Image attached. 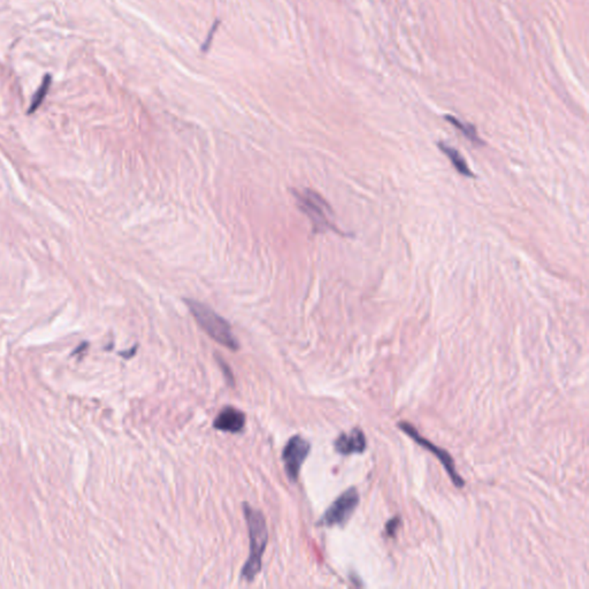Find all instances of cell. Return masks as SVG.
I'll use <instances>...</instances> for the list:
<instances>
[{"label": "cell", "mask_w": 589, "mask_h": 589, "mask_svg": "<svg viewBox=\"0 0 589 589\" xmlns=\"http://www.w3.org/2000/svg\"><path fill=\"white\" fill-rule=\"evenodd\" d=\"M445 120L450 122L451 125L456 127L458 130H461L464 134L465 137L470 139L473 144L484 145V141L479 139V136L477 134V129H475L474 125H470V123H464V122H461V120H458L457 118H454L452 116H445Z\"/></svg>", "instance_id": "cell-10"}, {"label": "cell", "mask_w": 589, "mask_h": 589, "mask_svg": "<svg viewBox=\"0 0 589 589\" xmlns=\"http://www.w3.org/2000/svg\"><path fill=\"white\" fill-rule=\"evenodd\" d=\"M438 148H440V150H441V151L443 152L447 157H448L451 164L454 165V167L456 168V171H457L459 174L464 175L466 178H472V176H473L471 169H470L468 164H466V160H465L464 157L461 155V152L456 150V148H452L450 145L445 144L443 141H440V143H438Z\"/></svg>", "instance_id": "cell-9"}, {"label": "cell", "mask_w": 589, "mask_h": 589, "mask_svg": "<svg viewBox=\"0 0 589 589\" xmlns=\"http://www.w3.org/2000/svg\"><path fill=\"white\" fill-rule=\"evenodd\" d=\"M245 415L243 412L233 408V406H224L217 418L214 419L213 426L219 431H229V433H240L243 431L245 426Z\"/></svg>", "instance_id": "cell-7"}, {"label": "cell", "mask_w": 589, "mask_h": 589, "mask_svg": "<svg viewBox=\"0 0 589 589\" xmlns=\"http://www.w3.org/2000/svg\"><path fill=\"white\" fill-rule=\"evenodd\" d=\"M336 451L339 454H362L366 449L365 435L359 428H353L350 433H343L336 438L334 443Z\"/></svg>", "instance_id": "cell-8"}, {"label": "cell", "mask_w": 589, "mask_h": 589, "mask_svg": "<svg viewBox=\"0 0 589 589\" xmlns=\"http://www.w3.org/2000/svg\"><path fill=\"white\" fill-rule=\"evenodd\" d=\"M399 427L401 431H404L405 434L408 435L410 438H413L419 445H422L424 448L431 451V454H434L438 457V461H441L442 465L445 466V471L449 474L451 480L454 482V486L457 488L464 487V480L463 477L457 473L456 468H454V459L450 454L443 449L438 448L436 445H433L431 442L427 441L426 438H422L419 435L418 431L415 429L413 426L408 424V422H399Z\"/></svg>", "instance_id": "cell-6"}, {"label": "cell", "mask_w": 589, "mask_h": 589, "mask_svg": "<svg viewBox=\"0 0 589 589\" xmlns=\"http://www.w3.org/2000/svg\"><path fill=\"white\" fill-rule=\"evenodd\" d=\"M399 518H392L389 520L388 523L385 525V532L388 534V537H394L396 533V530L399 528Z\"/></svg>", "instance_id": "cell-12"}, {"label": "cell", "mask_w": 589, "mask_h": 589, "mask_svg": "<svg viewBox=\"0 0 589 589\" xmlns=\"http://www.w3.org/2000/svg\"><path fill=\"white\" fill-rule=\"evenodd\" d=\"M185 303L187 304L189 311L194 316V320L201 326L211 339L221 346H226L231 351H236L240 348L238 341L233 334L231 323L222 316H219L213 309L201 303L198 300L185 298Z\"/></svg>", "instance_id": "cell-2"}, {"label": "cell", "mask_w": 589, "mask_h": 589, "mask_svg": "<svg viewBox=\"0 0 589 589\" xmlns=\"http://www.w3.org/2000/svg\"><path fill=\"white\" fill-rule=\"evenodd\" d=\"M217 362H219V365H220L221 369L224 371V376H226V378H228V381H229V383H231V385H234V380H233V374H231V369H229V367H228L227 364H226V362H224V360H222V358H221V357H219V355H217Z\"/></svg>", "instance_id": "cell-13"}, {"label": "cell", "mask_w": 589, "mask_h": 589, "mask_svg": "<svg viewBox=\"0 0 589 589\" xmlns=\"http://www.w3.org/2000/svg\"><path fill=\"white\" fill-rule=\"evenodd\" d=\"M311 445L300 435H295L286 442L283 449L282 461L286 477L290 482H296L300 477V468L309 456Z\"/></svg>", "instance_id": "cell-5"}, {"label": "cell", "mask_w": 589, "mask_h": 589, "mask_svg": "<svg viewBox=\"0 0 589 589\" xmlns=\"http://www.w3.org/2000/svg\"><path fill=\"white\" fill-rule=\"evenodd\" d=\"M296 199L297 205L300 211L307 214L312 222L313 233H326V231H337L335 224L332 221L334 214L330 204L312 189L291 191Z\"/></svg>", "instance_id": "cell-3"}, {"label": "cell", "mask_w": 589, "mask_h": 589, "mask_svg": "<svg viewBox=\"0 0 589 589\" xmlns=\"http://www.w3.org/2000/svg\"><path fill=\"white\" fill-rule=\"evenodd\" d=\"M49 86H51V76L47 75L44 77L43 82H42L40 88H38L36 93L33 97L29 109H28V114H33L40 107V104L43 102L44 99L47 97V93H49Z\"/></svg>", "instance_id": "cell-11"}, {"label": "cell", "mask_w": 589, "mask_h": 589, "mask_svg": "<svg viewBox=\"0 0 589 589\" xmlns=\"http://www.w3.org/2000/svg\"><path fill=\"white\" fill-rule=\"evenodd\" d=\"M358 503V491L355 488H349L332 502L318 523L328 527L343 526L353 516Z\"/></svg>", "instance_id": "cell-4"}, {"label": "cell", "mask_w": 589, "mask_h": 589, "mask_svg": "<svg viewBox=\"0 0 589 589\" xmlns=\"http://www.w3.org/2000/svg\"><path fill=\"white\" fill-rule=\"evenodd\" d=\"M244 516L247 520L250 548L247 563L242 569V578L247 583L254 581V578L261 569L263 553L266 549L268 541V530H267L266 519L259 510H256L249 504H243Z\"/></svg>", "instance_id": "cell-1"}]
</instances>
